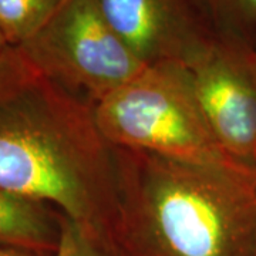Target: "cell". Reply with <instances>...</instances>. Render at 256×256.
<instances>
[{
  "instance_id": "cell-5",
  "label": "cell",
  "mask_w": 256,
  "mask_h": 256,
  "mask_svg": "<svg viewBox=\"0 0 256 256\" xmlns=\"http://www.w3.org/2000/svg\"><path fill=\"white\" fill-rule=\"evenodd\" d=\"M174 66L222 151L256 174L255 46L216 36L190 62Z\"/></svg>"
},
{
  "instance_id": "cell-7",
  "label": "cell",
  "mask_w": 256,
  "mask_h": 256,
  "mask_svg": "<svg viewBox=\"0 0 256 256\" xmlns=\"http://www.w3.org/2000/svg\"><path fill=\"white\" fill-rule=\"evenodd\" d=\"M62 215L47 204L0 190V245L53 254L60 240Z\"/></svg>"
},
{
  "instance_id": "cell-3",
  "label": "cell",
  "mask_w": 256,
  "mask_h": 256,
  "mask_svg": "<svg viewBox=\"0 0 256 256\" xmlns=\"http://www.w3.org/2000/svg\"><path fill=\"white\" fill-rule=\"evenodd\" d=\"M92 111L102 137L116 148L240 166L218 146L174 64L146 66Z\"/></svg>"
},
{
  "instance_id": "cell-13",
  "label": "cell",
  "mask_w": 256,
  "mask_h": 256,
  "mask_svg": "<svg viewBox=\"0 0 256 256\" xmlns=\"http://www.w3.org/2000/svg\"><path fill=\"white\" fill-rule=\"evenodd\" d=\"M12 48L9 43H8V40H6V37L3 34V32H2V28H0V52H4V50H9Z\"/></svg>"
},
{
  "instance_id": "cell-4",
  "label": "cell",
  "mask_w": 256,
  "mask_h": 256,
  "mask_svg": "<svg viewBox=\"0 0 256 256\" xmlns=\"http://www.w3.org/2000/svg\"><path fill=\"white\" fill-rule=\"evenodd\" d=\"M16 48L36 72L92 107L146 67L111 26L98 0H64Z\"/></svg>"
},
{
  "instance_id": "cell-12",
  "label": "cell",
  "mask_w": 256,
  "mask_h": 256,
  "mask_svg": "<svg viewBox=\"0 0 256 256\" xmlns=\"http://www.w3.org/2000/svg\"><path fill=\"white\" fill-rule=\"evenodd\" d=\"M53 254H46V252H38V250H30V249H22V248L3 246V245H0V256H52Z\"/></svg>"
},
{
  "instance_id": "cell-8",
  "label": "cell",
  "mask_w": 256,
  "mask_h": 256,
  "mask_svg": "<svg viewBox=\"0 0 256 256\" xmlns=\"http://www.w3.org/2000/svg\"><path fill=\"white\" fill-rule=\"evenodd\" d=\"M64 0H0V28L12 47L22 46L53 18Z\"/></svg>"
},
{
  "instance_id": "cell-2",
  "label": "cell",
  "mask_w": 256,
  "mask_h": 256,
  "mask_svg": "<svg viewBox=\"0 0 256 256\" xmlns=\"http://www.w3.org/2000/svg\"><path fill=\"white\" fill-rule=\"evenodd\" d=\"M126 256H256V174L116 148Z\"/></svg>"
},
{
  "instance_id": "cell-11",
  "label": "cell",
  "mask_w": 256,
  "mask_h": 256,
  "mask_svg": "<svg viewBox=\"0 0 256 256\" xmlns=\"http://www.w3.org/2000/svg\"><path fill=\"white\" fill-rule=\"evenodd\" d=\"M33 67L18 48L12 47L9 50L0 52V88L16 82Z\"/></svg>"
},
{
  "instance_id": "cell-1",
  "label": "cell",
  "mask_w": 256,
  "mask_h": 256,
  "mask_svg": "<svg viewBox=\"0 0 256 256\" xmlns=\"http://www.w3.org/2000/svg\"><path fill=\"white\" fill-rule=\"evenodd\" d=\"M0 190L47 204L112 238L114 146L90 104L34 68L0 88Z\"/></svg>"
},
{
  "instance_id": "cell-14",
  "label": "cell",
  "mask_w": 256,
  "mask_h": 256,
  "mask_svg": "<svg viewBox=\"0 0 256 256\" xmlns=\"http://www.w3.org/2000/svg\"><path fill=\"white\" fill-rule=\"evenodd\" d=\"M254 46H255V48H256V42H255V44H254Z\"/></svg>"
},
{
  "instance_id": "cell-6",
  "label": "cell",
  "mask_w": 256,
  "mask_h": 256,
  "mask_svg": "<svg viewBox=\"0 0 256 256\" xmlns=\"http://www.w3.org/2000/svg\"><path fill=\"white\" fill-rule=\"evenodd\" d=\"M111 26L144 66L184 64L218 36L200 0H98Z\"/></svg>"
},
{
  "instance_id": "cell-10",
  "label": "cell",
  "mask_w": 256,
  "mask_h": 256,
  "mask_svg": "<svg viewBox=\"0 0 256 256\" xmlns=\"http://www.w3.org/2000/svg\"><path fill=\"white\" fill-rule=\"evenodd\" d=\"M52 256H126L110 235L62 215V234Z\"/></svg>"
},
{
  "instance_id": "cell-9",
  "label": "cell",
  "mask_w": 256,
  "mask_h": 256,
  "mask_svg": "<svg viewBox=\"0 0 256 256\" xmlns=\"http://www.w3.org/2000/svg\"><path fill=\"white\" fill-rule=\"evenodd\" d=\"M218 36L256 42V0H200Z\"/></svg>"
}]
</instances>
